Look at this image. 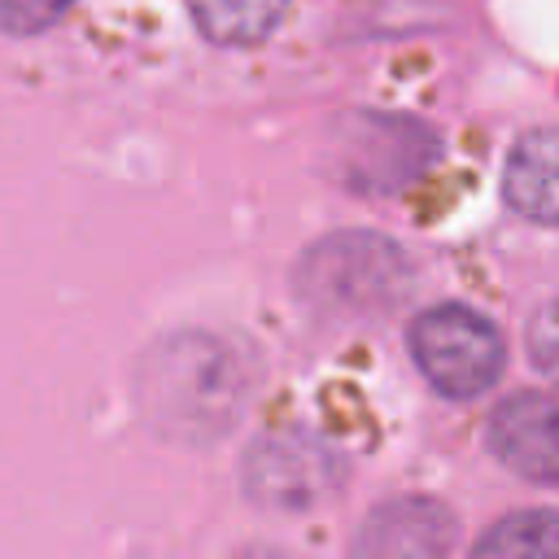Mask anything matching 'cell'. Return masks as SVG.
I'll return each mask as SVG.
<instances>
[{
	"label": "cell",
	"mask_w": 559,
	"mask_h": 559,
	"mask_svg": "<svg viewBox=\"0 0 559 559\" xmlns=\"http://www.w3.org/2000/svg\"><path fill=\"white\" fill-rule=\"evenodd\" d=\"M245 397L240 362L227 345L205 336H179L162 345L144 367V402L153 424L170 437H218Z\"/></svg>",
	"instance_id": "1"
},
{
	"label": "cell",
	"mask_w": 559,
	"mask_h": 559,
	"mask_svg": "<svg viewBox=\"0 0 559 559\" xmlns=\"http://www.w3.org/2000/svg\"><path fill=\"white\" fill-rule=\"evenodd\" d=\"M297 293L323 314L371 319L411 293V262L389 236L341 231L306 249L297 262Z\"/></svg>",
	"instance_id": "2"
},
{
	"label": "cell",
	"mask_w": 559,
	"mask_h": 559,
	"mask_svg": "<svg viewBox=\"0 0 559 559\" xmlns=\"http://www.w3.org/2000/svg\"><path fill=\"white\" fill-rule=\"evenodd\" d=\"M406 345L419 376L441 397H454V402L489 393L507 367L502 332L480 310L459 301H441L415 314L406 328Z\"/></svg>",
	"instance_id": "3"
},
{
	"label": "cell",
	"mask_w": 559,
	"mask_h": 559,
	"mask_svg": "<svg viewBox=\"0 0 559 559\" xmlns=\"http://www.w3.org/2000/svg\"><path fill=\"white\" fill-rule=\"evenodd\" d=\"M441 157V135L411 114L354 109L336 122L332 166L336 179L354 192H402Z\"/></svg>",
	"instance_id": "4"
},
{
	"label": "cell",
	"mask_w": 559,
	"mask_h": 559,
	"mask_svg": "<svg viewBox=\"0 0 559 559\" xmlns=\"http://www.w3.org/2000/svg\"><path fill=\"white\" fill-rule=\"evenodd\" d=\"M240 480L253 502L301 511L328 498L345 480V459L323 437L306 428H284V432H266L253 441V450L245 454Z\"/></svg>",
	"instance_id": "5"
},
{
	"label": "cell",
	"mask_w": 559,
	"mask_h": 559,
	"mask_svg": "<svg viewBox=\"0 0 559 559\" xmlns=\"http://www.w3.org/2000/svg\"><path fill=\"white\" fill-rule=\"evenodd\" d=\"M489 450L502 467L524 480L559 485V397L511 393L489 415Z\"/></svg>",
	"instance_id": "6"
},
{
	"label": "cell",
	"mask_w": 559,
	"mask_h": 559,
	"mask_svg": "<svg viewBox=\"0 0 559 559\" xmlns=\"http://www.w3.org/2000/svg\"><path fill=\"white\" fill-rule=\"evenodd\" d=\"M459 542V520L437 498H393L376 507L358 537L354 555H445Z\"/></svg>",
	"instance_id": "7"
},
{
	"label": "cell",
	"mask_w": 559,
	"mask_h": 559,
	"mask_svg": "<svg viewBox=\"0 0 559 559\" xmlns=\"http://www.w3.org/2000/svg\"><path fill=\"white\" fill-rule=\"evenodd\" d=\"M502 197L520 218L559 227V127L524 131L511 144L502 166Z\"/></svg>",
	"instance_id": "8"
},
{
	"label": "cell",
	"mask_w": 559,
	"mask_h": 559,
	"mask_svg": "<svg viewBox=\"0 0 559 559\" xmlns=\"http://www.w3.org/2000/svg\"><path fill=\"white\" fill-rule=\"evenodd\" d=\"M188 13L210 44L245 48L262 44L284 22L288 0H188Z\"/></svg>",
	"instance_id": "9"
},
{
	"label": "cell",
	"mask_w": 559,
	"mask_h": 559,
	"mask_svg": "<svg viewBox=\"0 0 559 559\" xmlns=\"http://www.w3.org/2000/svg\"><path fill=\"white\" fill-rule=\"evenodd\" d=\"M476 555H502V559H555L559 555V511H511L498 524H489L476 542Z\"/></svg>",
	"instance_id": "10"
},
{
	"label": "cell",
	"mask_w": 559,
	"mask_h": 559,
	"mask_svg": "<svg viewBox=\"0 0 559 559\" xmlns=\"http://www.w3.org/2000/svg\"><path fill=\"white\" fill-rule=\"evenodd\" d=\"M524 345H528L533 367L550 384H559V297H550L546 306H537V314L524 328Z\"/></svg>",
	"instance_id": "11"
},
{
	"label": "cell",
	"mask_w": 559,
	"mask_h": 559,
	"mask_svg": "<svg viewBox=\"0 0 559 559\" xmlns=\"http://www.w3.org/2000/svg\"><path fill=\"white\" fill-rule=\"evenodd\" d=\"M74 0H0V31L9 35H39L70 13Z\"/></svg>",
	"instance_id": "12"
}]
</instances>
